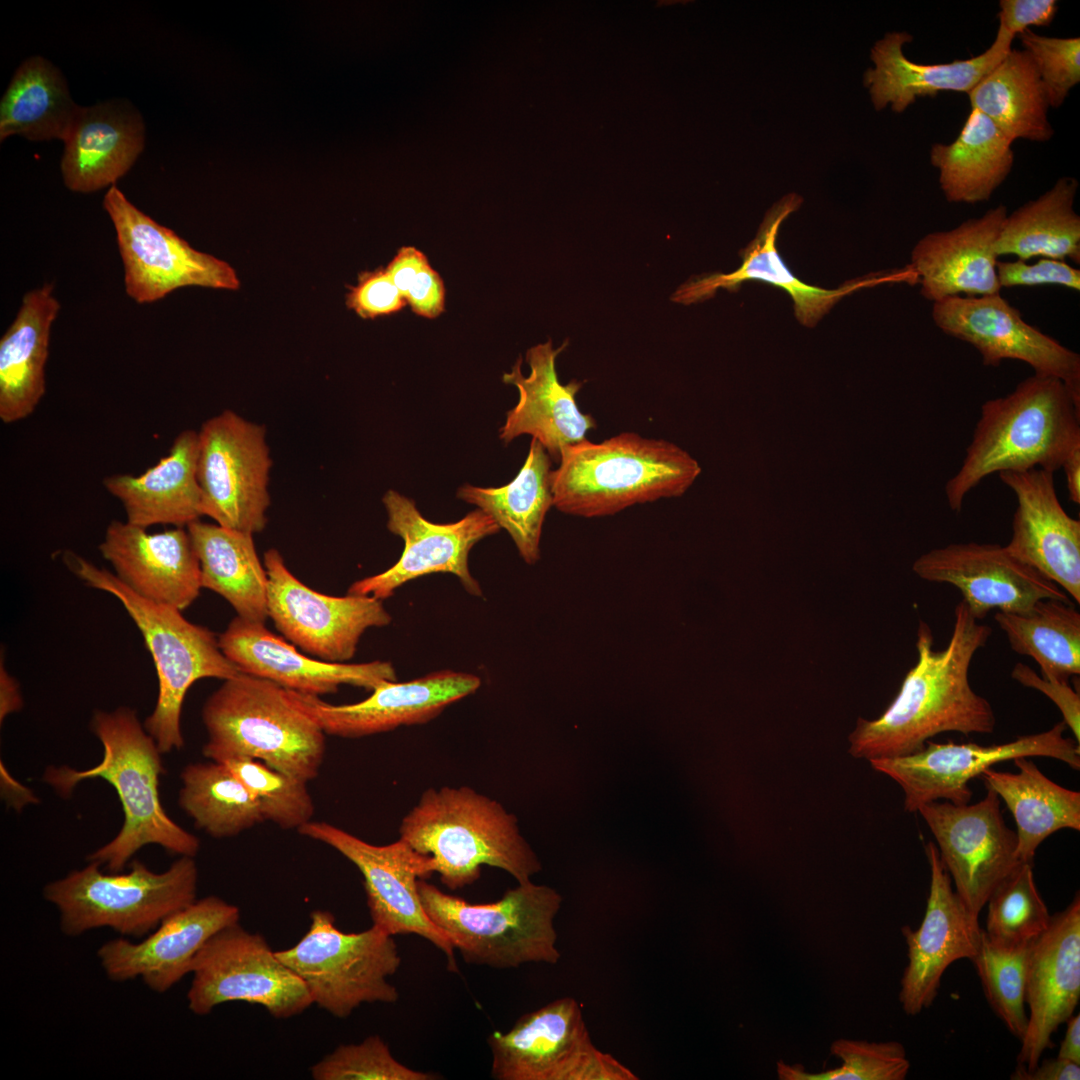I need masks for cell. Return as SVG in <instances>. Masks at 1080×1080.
<instances>
[{
    "instance_id": "obj_1",
    "label": "cell",
    "mask_w": 1080,
    "mask_h": 1080,
    "mask_svg": "<svg viewBox=\"0 0 1080 1080\" xmlns=\"http://www.w3.org/2000/svg\"><path fill=\"white\" fill-rule=\"evenodd\" d=\"M960 601L947 646L934 649L929 625L920 620L916 648L918 659L903 679L894 700L880 717L859 718L849 735V753L858 759L893 758L916 753L943 732L990 734L996 717L987 699L969 682L975 653L991 633Z\"/></svg>"
},
{
    "instance_id": "obj_2",
    "label": "cell",
    "mask_w": 1080,
    "mask_h": 1080,
    "mask_svg": "<svg viewBox=\"0 0 1080 1080\" xmlns=\"http://www.w3.org/2000/svg\"><path fill=\"white\" fill-rule=\"evenodd\" d=\"M90 728L103 746L101 761L85 770L49 766L43 775L44 782L64 798L87 779L101 778L116 790L124 814L122 827L87 860L109 872H121L138 850L150 844L172 854L195 857L200 840L171 819L161 804L162 753L136 711L127 706L98 710Z\"/></svg>"
},
{
    "instance_id": "obj_3",
    "label": "cell",
    "mask_w": 1080,
    "mask_h": 1080,
    "mask_svg": "<svg viewBox=\"0 0 1080 1080\" xmlns=\"http://www.w3.org/2000/svg\"><path fill=\"white\" fill-rule=\"evenodd\" d=\"M1077 448L1080 403L1061 380L1033 374L1006 396L982 404L961 466L945 484L947 504L959 512L967 494L994 473H1054Z\"/></svg>"
},
{
    "instance_id": "obj_4",
    "label": "cell",
    "mask_w": 1080,
    "mask_h": 1080,
    "mask_svg": "<svg viewBox=\"0 0 1080 1080\" xmlns=\"http://www.w3.org/2000/svg\"><path fill=\"white\" fill-rule=\"evenodd\" d=\"M399 834L432 859L434 871L450 890L477 881L483 865L504 870L518 883L530 881L542 869L516 817L467 786L424 791L402 819Z\"/></svg>"
},
{
    "instance_id": "obj_5",
    "label": "cell",
    "mask_w": 1080,
    "mask_h": 1080,
    "mask_svg": "<svg viewBox=\"0 0 1080 1080\" xmlns=\"http://www.w3.org/2000/svg\"><path fill=\"white\" fill-rule=\"evenodd\" d=\"M558 463L551 473L553 506L584 518L682 496L701 473L681 447L635 432L567 446Z\"/></svg>"
},
{
    "instance_id": "obj_6",
    "label": "cell",
    "mask_w": 1080,
    "mask_h": 1080,
    "mask_svg": "<svg viewBox=\"0 0 1080 1080\" xmlns=\"http://www.w3.org/2000/svg\"><path fill=\"white\" fill-rule=\"evenodd\" d=\"M67 567L86 585L113 595L141 632L158 677V696L144 727L162 754L184 746L181 713L186 693L203 678L227 680L242 673L222 652L208 628L183 617L181 610L147 600L118 577L87 559L66 552Z\"/></svg>"
},
{
    "instance_id": "obj_7",
    "label": "cell",
    "mask_w": 1080,
    "mask_h": 1080,
    "mask_svg": "<svg viewBox=\"0 0 1080 1080\" xmlns=\"http://www.w3.org/2000/svg\"><path fill=\"white\" fill-rule=\"evenodd\" d=\"M202 721L209 760L256 759L307 783L319 774L326 734L270 680L243 672L223 680L206 699Z\"/></svg>"
},
{
    "instance_id": "obj_8",
    "label": "cell",
    "mask_w": 1080,
    "mask_h": 1080,
    "mask_svg": "<svg viewBox=\"0 0 1080 1080\" xmlns=\"http://www.w3.org/2000/svg\"><path fill=\"white\" fill-rule=\"evenodd\" d=\"M428 917L449 938L467 964L496 969L528 963L556 964L555 918L561 895L546 885L518 883L496 902L472 904L418 880Z\"/></svg>"
},
{
    "instance_id": "obj_9",
    "label": "cell",
    "mask_w": 1080,
    "mask_h": 1080,
    "mask_svg": "<svg viewBox=\"0 0 1080 1080\" xmlns=\"http://www.w3.org/2000/svg\"><path fill=\"white\" fill-rule=\"evenodd\" d=\"M100 867L89 862L43 889L45 900L57 908L60 929L67 936L109 927L122 936L144 937L196 900L194 857L180 856L160 873L136 859L126 873H104Z\"/></svg>"
},
{
    "instance_id": "obj_10",
    "label": "cell",
    "mask_w": 1080,
    "mask_h": 1080,
    "mask_svg": "<svg viewBox=\"0 0 1080 1080\" xmlns=\"http://www.w3.org/2000/svg\"><path fill=\"white\" fill-rule=\"evenodd\" d=\"M310 918L300 941L276 955L304 982L313 1003L342 1019L364 1003L397 1002L398 990L388 982L401 965L392 935L376 925L343 932L329 911L314 910Z\"/></svg>"
},
{
    "instance_id": "obj_11",
    "label": "cell",
    "mask_w": 1080,
    "mask_h": 1080,
    "mask_svg": "<svg viewBox=\"0 0 1080 1080\" xmlns=\"http://www.w3.org/2000/svg\"><path fill=\"white\" fill-rule=\"evenodd\" d=\"M495 1080H637L593 1044L579 1002L556 999L487 1037Z\"/></svg>"
},
{
    "instance_id": "obj_12",
    "label": "cell",
    "mask_w": 1080,
    "mask_h": 1080,
    "mask_svg": "<svg viewBox=\"0 0 1080 1080\" xmlns=\"http://www.w3.org/2000/svg\"><path fill=\"white\" fill-rule=\"evenodd\" d=\"M188 1007L197 1015L216 1006L244 1001L286 1019L313 1004L304 982L287 967L258 933L239 922L215 933L193 959Z\"/></svg>"
},
{
    "instance_id": "obj_13",
    "label": "cell",
    "mask_w": 1080,
    "mask_h": 1080,
    "mask_svg": "<svg viewBox=\"0 0 1080 1080\" xmlns=\"http://www.w3.org/2000/svg\"><path fill=\"white\" fill-rule=\"evenodd\" d=\"M271 465L264 426L231 410L206 420L198 431L197 456L203 516L229 529L261 532Z\"/></svg>"
},
{
    "instance_id": "obj_14",
    "label": "cell",
    "mask_w": 1080,
    "mask_h": 1080,
    "mask_svg": "<svg viewBox=\"0 0 1080 1080\" xmlns=\"http://www.w3.org/2000/svg\"><path fill=\"white\" fill-rule=\"evenodd\" d=\"M103 208L114 226L126 294L138 304L153 303L190 286L236 290L240 282L224 260L193 248L110 187Z\"/></svg>"
},
{
    "instance_id": "obj_15",
    "label": "cell",
    "mask_w": 1080,
    "mask_h": 1080,
    "mask_svg": "<svg viewBox=\"0 0 1080 1080\" xmlns=\"http://www.w3.org/2000/svg\"><path fill=\"white\" fill-rule=\"evenodd\" d=\"M1062 720L1037 734L994 745L936 743L928 740L920 751L905 756L869 761L872 768L893 779L904 792V808L917 812L928 802L944 799L967 804L972 798L969 781L991 766L1018 757H1048L1073 770L1080 769V743L1066 738Z\"/></svg>"
},
{
    "instance_id": "obj_16",
    "label": "cell",
    "mask_w": 1080,
    "mask_h": 1080,
    "mask_svg": "<svg viewBox=\"0 0 1080 1080\" xmlns=\"http://www.w3.org/2000/svg\"><path fill=\"white\" fill-rule=\"evenodd\" d=\"M297 831L335 849L358 868L373 925L392 936L416 934L426 939L445 954L448 970L458 972L452 943L421 903L418 880L435 873L428 855L400 838L373 845L324 821H310Z\"/></svg>"
},
{
    "instance_id": "obj_17",
    "label": "cell",
    "mask_w": 1080,
    "mask_h": 1080,
    "mask_svg": "<svg viewBox=\"0 0 1080 1080\" xmlns=\"http://www.w3.org/2000/svg\"><path fill=\"white\" fill-rule=\"evenodd\" d=\"M264 566L268 617L286 639L320 660H350L367 629L392 621L382 601L373 596H330L306 586L276 549L264 553Z\"/></svg>"
},
{
    "instance_id": "obj_18",
    "label": "cell",
    "mask_w": 1080,
    "mask_h": 1080,
    "mask_svg": "<svg viewBox=\"0 0 1080 1080\" xmlns=\"http://www.w3.org/2000/svg\"><path fill=\"white\" fill-rule=\"evenodd\" d=\"M986 789V796L974 804L937 800L917 810L935 838L956 893L977 916L998 884L1021 863L1017 835L1003 819L1001 799Z\"/></svg>"
},
{
    "instance_id": "obj_19",
    "label": "cell",
    "mask_w": 1080,
    "mask_h": 1080,
    "mask_svg": "<svg viewBox=\"0 0 1080 1080\" xmlns=\"http://www.w3.org/2000/svg\"><path fill=\"white\" fill-rule=\"evenodd\" d=\"M931 315L943 333L973 346L984 366L1022 361L1034 374L1061 380L1080 403V355L1027 323L1000 293L946 298L932 304Z\"/></svg>"
},
{
    "instance_id": "obj_20",
    "label": "cell",
    "mask_w": 1080,
    "mask_h": 1080,
    "mask_svg": "<svg viewBox=\"0 0 1080 1080\" xmlns=\"http://www.w3.org/2000/svg\"><path fill=\"white\" fill-rule=\"evenodd\" d=\"M382 501L388 530L404 541L402 555L384 572L352 583L348 594L383 601L411 580L442 572L457 576L469 594L482 596L480 584L469 571L468 555L476 543L500 530L488 514L477 508L457 522L437 524L424 518L413 500L395 490H388Z\"/></svg>"
},
{
    "instance_id": "obj_21",
    "label": "cell",
    "mask_w": 1080,
    "mask_h": 1080,
    "mask_svg": "<svg viewBox=\"0 0 1080 1080\" xmlns=\"http://www.w3.org/2000/svg\"><path fill=\"white\" fill-rule=\"evenodd\" d=\"M912 570L923 580L957 587L977 620L993 609L1022 612L1041 599L1072 603L1058 585L999 544L966 542L934 548L919 556Z\"/></svg>"
},
{
    "instance_id": "obj_22",
    "label": "cell",
    "mask_w": 1080,
    "mask_h": 1080,
    "mask_svg": "<svg viewBox=\"0 0 1080 1080\" xmlns=\"http://www.w3.org/2000/svg\"><path fill=\"white\" fill-rule=\"evenodd\" d=\"M930 888L925 915L918 929L902 928L908 964L901 979L899 1000L907 1015H918L936 998L946 969L976 954L983 928L952 888L934 842L925 846Z\"/></svg>"
},
{
    "instance_id": "obj_23",
    "label": "cell",
    "mask_w": 1080,
    "mask_h": 1080,
    "mask_svg": "<svg viewBox=\"0 0 1080 1080\" xmlns=\"http://www.w3.org/2000/svg\"><path fill=\"white\" fill-rule=\"evenodd\" d=\"M480 685L481 679L474 674L441 670L407 682L382 683L369 697L353 704L333 705L319 696L286 691L291 702L325 734L360 738L427 723L450 704L475 693Z\"/></svg>"
},
{
    "instance_id": "obj_24",
    "label": "cell",
    "mask_w": 1080,
    "mask_h": 1080,
    "mask_svg": "<svg viewBox=\"0 0 1080 1080\" xmlns=\"http://www.w3.org/2000/svg\"><path fill=\"white\" fill-rule=\"evenodd\" d=\"M239 919L237 906L207 896L168 916L140 942L107 941L97 957L110 980L141 978L148 988L163 993L191 973L193 959L208 939Z\"/></svg>"
},
{
    "instance_id": "obj_25",
    "label": "cell",
    "mask_w": 1080,
    "mask_h": 1080,
    "mask_svg": "<svg viewBox=\"0 0 1080 1080\" xmlns=\"http://www.w3.org/2000/svg\"><path fill=\"white\" fill-rule=\"evenodd\" d=\"M1080 999V898L1051 916L1048 928L1030 945L1025 1004L1027 1028L1017 1062L1033 1070L1052 1047L1058 1027L1074 1014Z\"/></svg>"
},
{
    "instance_id": "obj_26",
    "label": "cell",
    "mask_w": 1080,
    "mask_h": 1080,
    "mask_svg": "<svg viewBox=\"0 0 1080 1080\" xmlns=\"http://www.w3.org/2000/svg\"><path fill=\"white\" fill-rule=\"evenodd\" d=\"M801 202L802 198L796 194L783 197L767 212L755 238L741 252L742 263L739 268L730 273L716 272L692 278L677 288L671 297L672 301L690 305L713 297L718 289L736 291L744 281L759 280L784 289L793 300L796 318L801 324L812 327L840 299L856 290L883 282H910L911 276L907 268L856 279L834 290L808 285L799 280L780 257L776 240L780 225L789 214L799 208Z\"/></svg>"
},
{
    "instance_id": "obj_27",
    "label": "cell",
    "mask_w": 1080,
    "mask_h": 1080,
    "mask_svg": "<svg viewBox=\"0 0 1080 1080\" xmlns=\"http://www.w3.org/2000/svg\"><path fill=\"white\" fill-rule=\"evenodd\" d=\"M1017 500L1007 550L1080 602V521L1060 503L1054 473L1041 468L998 473Z\"/></svg>"
},
{
    "instance_id": "obj_28",
    "label": "cell",
    "mask_w": 1080,
    "mask_h": 1080,
    "mask_svg": "<svg viewBox=\"0 0 1080 1080\" xmlns=\"http://www.w3.org/2000/svg\"><path fill=\"white\" fill-rule=\"evenodd\" d=\"M264 624L236 616L218 637L222 652L243 673L314 696L335 693L344 684L373 691L397 679L387 661L345 664L306 656Z\"/></svg>"
},
{
    "instance_id": "obj_29",
    "label": "cell",
    "mask_w": 1080,
    "mask_h": 1080,
    "mask_svg": "<svg viewBox=\"0 0 1080 1080\" xmlns=\"http://www.w3.org/2000/svg\"><path fill=\"white\" fill-rule=\"evenodd\" d=\"M99 551L118 579L147 600L182 611L200 594L199 560L183 527L150 533L127 521L113 520Z\"/></svg>"
},
{
    "instance_id": "obj_30",
    "label": "cell",
    "mask_w": 1080,
    "mask_h": 1080,
    "mask_svg": "<svg viewBox=\"0 0 1080 1080\" xmlns=\"http://www.w3.org/2000/svg\"><path fill=\"white\" fill-rule=\"evenodd\" d=\"M567 345L565 341L554 348L551 340L537 344L526 352L528 376L522 373L521 357L502 376L505 384L517 388L519 399L506 414L500 439L508 444L518 436L531 435L555 462L564 448L587 439L588 431L596 428L593 416L583 413L576 401L583 383L572 380L561 384L558 379L556 358Z\"/></svg>"
},
{
    "instance_id": "obj_31",
    "label": "cell",
    "mask_w": 1080,
    "mask_h": 1080,
    "mask_svg": "<svg viewBox=\"0 0 1080 1080\" xmlns=\"http://www.w3.org/2000/svg\"><path fill=\"white\" fill-rule=\"evenodd\" d=\"M1007 207L1000 204L957 227L924 235L908 265L920 294L935 303L955 296L980 297L1001 291L995 245Z\"/></svg>"
},
{
    "instance_id": "obj_32",
    "label": "cell",
    "mask_w": 1080,
    "mask_h": 1080,
    "mask_svg": "<svg viewBox=\"0 0 1080 1080\" xmlns=\"http://www.w3.org/2000/svg\"><path fill=\"white\" fill-rule=\"evenodd\" d=\"M1015 37L998 27L992 44L983 53L949 63L921 64L908 59L903 45L912 35L892 32L877 41L871 50L874 68L864 74L876 110L888 104L895 112H903L919 97L935 96L941 92L969 93L1012 49Z\"/></svg>"
},
{
    "instance_id": "obj_33",
    "label": "cell",
    "mask_w": 1080,
    "mask_h": 1080,
    "mask_svg": "<svg viewBox=\"0 0 1080 1080\" xmlns=\"http://www.w3.org/2000/svg\"><path fill=\"white\" fill-rule=\"evenodd\" d=\"M144 135L142 118L130 104L79 107L63 140L65 186L78 193L114 186L142 152Z\"/></svg>"
},
{
    "instance_id": "obj_34",
    "label": "cell",
    "mask_w": 1080,
    "mask_h": 1080,
    "mask_svg": "<svg viewBox=\"0 0 1080 1080\" xmlns=\"http://www.w3.org/2000/svg\"><path fill=\"white\" fill-rule=\"evenodd\" d=\"M197 456L198 432L184 430L169 453L141 475L114 474L104 478L103 486L119 500L126 521L133 525L187 527L203 516Z\"/></svg>"
},
{
    "instance_id": "obj_35",
    "label": "cell",
    "mask_w": 1080,
    "mask_h": 1080,
    "mask_svg": "<svg viewBox=\"0 0 1080 1080\" xmlns=\"http://www.w3.org/2000/svg\"><path fill=\"white\" fill-rule=\"evenodd\" d=\"M60 308L50 283L26 292L0 339V419L5 424L30 416L45 395L51 328Z\"/></svg>"
},
{
    "instance_id": "obj_36",
    "label": "cell",
    "mask_w": 1080,
    "mask_h": 1080,
    "mask_svg": "<svg viewBox=\"0 0 1080 1080\" xmlns=\"http://www.w3.org/2000/svg\"><path fill=\"white\" fill-rule=\"evenodd\" d=\"M1010 139L991 119L972 108L956 139L935 143L930 163L950 203L987 201L1005 181L1014 164Z\"/></svg>"
},
{
    "instance_id": "obj_37",
    "label": "cell",
    "mask_w": 1080,
    "mask_h": 1080,
    "mask_svg": "<svg viewBox=\"0 0 1080 1080\" xmlns=\"http://www.w3.org/2000/svg\"><path fill=\"white\" fill-rule=\"evenodd\" d=\"M187 531L199 560L202 588L222 596L237 616L265 623L268 576L253 534L200 520L189 524Z\"/></svg>"
},
{
    "instance_id": "obj_38",
    "label": "cell",
    "mask_w": 1080,
    "mask_h": 1080,
    "mask_svg": "<svg viewBox=\"0 0 1080 1080\" xmlns=\"http://www.w3.org/2000/svg\"><path fill=\"white\" fill-rule=\"evenodd\" d=\"M1013 759L1017 773L986 769L980 778L1012 813L1017 826V855L1033 863L1038 846L1054 832L1080 829V793L1045 776L1028 759Z\"/></svg>"
},
{
    "instance_id": "obj_39",
    "label": "cell",
    "mask_w": 1080,
    "mask_h": 1080,
    "mask_svg": "<svg viewBox=\"0 0 1080 1080\" xmlns=\"http://www.w3.org/2000/svg\"><path fill=\"white\" fill-rule=\"evenodd\" d=\"M551 458L541 443L531 440L525 462L501 487L461 486L457 497L488 514L505 529L528 564L540 558V538L546 514L553 506Z\"/></svg>"
},
{
    "instance_id": "obj_40",
    "label": "cell",
    "mask_w": 1080,
    "mask_h": 1080,
    "mask_svg": "<svg viewBox=\"0 0 1080 1080\" xmlns=\"http://www.w3.org/2000/svg\"><path fill=\"white\" fill-rule=\"evenodd\" d=\"M1078 181L1061 177L1036 199L1007 214L998 235V257L1051 258L1080 264V216L1074 210Z\"/></svg>"
},
{
    "instance_id": "obj_41",
    "label": "cell",
    "mask_w": 1080,
    "mask_h": 1080,
    "mask_svg": "<svg viewBox=\"0 0 1080 1080\" xmlns=\"http://www.w3.org/2000/svg\"><path fill=\"white\" fill-rule=\"evenodd\" d=\"M972 108L991 119L1010 139L1046 142L1054 130L1045 87L1025 50L1011 49L968 93Z\"/></svg>"
},
{
    "instance_id": "obj_42",
    "label": "cell",
    "mask_w": 1080,
    "mask_h": 1080,
    "mask_svg": "<svg viewBox=\"0 0 1080 1080\" xmlns=\"http://www.w3.org/2000/svg\"><path fill=\"white\" fill-rule=\"evenodd\" d=\"M79 109L61 72L34 56L15 71L0 103V140L21 135L29 140H64Z\"/></svg>"
},
{
    "instance_id": "obj_43",
    "label": "cell",
    "mask_w": 1080,
    "mask_h": 1080,
    "mask_svg": "<svg viewBox=\"0 0 1080 1080\" xmlns=\"http://www.w3.org/2000/svg\"><path fill=\"white\" fill-rule=\"evenodd\" d=\"M994 620L1013 651L1038 663L1042 677L1068 681L1080 674V613L1073 603L1041 599L1022 612L997 611Z\"/></svg>"
},
{
    "instance_id": "obj_44",
    "label": "cell",
    "mask_w": 1080,
    "mask_h": 1080,
    "mask_svg": "<svg viewBox=\"0 0 1080 1080\" xmlns=\"http://www.w3.org/2000/svg\"><path fill=\"white\" fill-rule=\"evenodd\" d=\"M180 778L179 806L211 837H234L264 822L256 800L226 764L190 763Z\"/></svg>"
},
{
    "instance_id": "obj_45",
    "label": "cell",
    "mask_w": 1080,
    "mask_h": 1080,
    "mask_svg": "<svg viewBox=\"0 0 1080 1080\" xmlns=\"http://www.w3.org/2000/svg\"><path fill=\"white\" fill-rule=\"evenodd\" d=\"M1033 863H1019L994 889L986 904L987 937L1003 947L1031 944L1049 926L1051 915L1040 896Z\"/></svg>"
},
{
    "instance_id": "obj_46",
    "label": "cell",
    "mask_w": 1080,
    "mask_h": 1080,
    "mask_svg": "<svg viewBox=\"0 0 1080 1080\" xmlns=\"http://www.w3.org/2000/svg\"><path fill=\"white\" fill-rule=\"evenodd\" d=\"M1030 945H997L983 929L978 950L971 958L990 1007L1020 1041L1028 1021L1025 990Z\"/></svg>"
},
{
    "instance_id": "obj_47",
    "label": "cell",
    "mask_w": 1080,
    "mask_h": 1080,
    "mask_svg": "<svg viewBox=\"0 0 1080 1080\" xmlns=\"http://www.w3.org/2000/svg\"><path fill=\"white\" fill-rule=\"evenodd\" d=\"M256 800L264 821L282 829H299L312 821L314 802L307 782L251 758L223 762Z\"/></svg>"
},
{
    "instance_id": "obj_48",
    "label": "cell",
    "mask_w": 1080,
    "mask_h": 1080,
    "mask_svg": "<svg viewBox=\"0 0 1080 1080\" xmlns=\"http://www.w3.org/2000/svg\"><path fill=\"white\" fill-rule=\"evenodd\" d=\"M831 1053L842 1061L841 1066L809 1073L801 1066L779 1060L778 1077L781 1080H903L910 1068L905 1048L895 1041L838 1039L832 1043Z\"/></svg>"
},
{
    "instance_id": "obj_49",
    "label": "cell",
    "mask_w": 1080,
    "mask_h": 1080,
    "mask_svg": "<svg viewBox=\"0 0 1080 1080\" xmlns=\"http://www.w3.org/2000/svg\"><path fill=\"white\" fill-rule=\"evenodd\" d=\"M315 1080H433L438 1076L400 1063L378 1035L358 1044L339 1045L311 1067Z\"/></svg>"
},
{
    "instance_id": "obj_50",
    "label": "cell",
    "mask_w": 1080,
    "mask_h": 1080,
    "mask_svg": "<svg viewBox=\"0 0 1080 1080\" xmlns=\"http://www.w3.org/2000/svg\"><path fill=\"white\" fill-rule=\"evenodd\" d=\"M1018 37L1036 67L1050 107H1060L1080 82V38L1043 36L1030 29Z\"/></svg>"
},
{
    "instance_id": "obj_51",
    "label": "cell",
    "mask_w": 1080,
    "mask_h": 1080,
    "mask_svg": "<svg viewBox=\"0 0 1080 1080\" xmlns=\"http://www.w3.org/2000/svg\"><path fill=\"white\" fill-rule=\"evenodd\" d=\"M385 269L416 315L434 319L442 314L445 309L444 282L422 251L414 246H403Z\"/></svg>"
},
{
    "instance_id": "obj_52",
    "label": "cell",
    "mask_w": 1080,
    "mask_h": 1080,
    "mask_svg": "<svg viewBox=\"0 0 1080 1080\" xmlns=\"http://www.w3.org/2000/svg\"><path fill=\"white\" fill-rule=\"evenodd\" d=\"M997 275L1001 288L1052 285L1080 291V270L1063 260L1039 258L1034 263L998 260Z\"/></svg>"
},
{
    "instance_id": "obj_53",
    "label": "cell",
    "mask_w": 1080,
    "mask_h": 1080,
    "mask_svg": "<svg viewBox=\"0 0 1080 1080\" xmlns=\"http://www.w3.org/2000/svg\"><path fill=\"white\" fill-rule=\"evenodd\" d=\"M347 305L361 318L369 319L396 313L406 301L386 269L379 268L360 274L347 294Z\"/></svg>"
},
{
    "instance_id": "obj_54",
    "label": "cell",
    "mask_w": 1080,
    "mask_h": 1080,
    "mask_svg": "<svg viewBox=\"0 0 1080 1080\" xmlns=\"http://www.w3.org/2000/svg\"><path fill=\"white\" fill-rule=\"evenodd\" d=\"M1011 677L1025 687L1042 692L1052 700L1060 710L1066 726L1072 731L1074 739L1080 743V696L1068 681L1042 677L1022 662L1015 664Z\"/></svg>"
},
{
    "instance_id": "obj_55",
    "label": "cell",
    "mask_w": 1080,
    "mask_h": 1080,
    "mask_svg": "<svg viewBox=\"0 0 1080 1080\" xmlns=\"http://www.w3.org/2000/svg\"><path fill=\"white\" fill-rule=\"evenodd\" d=\"M999 28L1016 37L1030 26H1049L1057 13L1055 0H1001Z\"/></svg>"
},
{
    "instance_id": "obj_56",
    "label": "cell",
    "mask_w": 1080,
    "mask_h": 1080,
    "mask_svg": "<svg viewBox=\"0 0 1080 1080\" xmlns=\"http://www.w3.org/2000/svg\"><path fill=\"white\" fill-rule=\"evenodd\" d=\"M1010 1078L1013 1080H1079L1080 1064L1059 1057L1039 1061L1031 1071H1027L1018 1064Z\"/></svg>"
},
{
    "instance_id": "obj_57",
    "label": "cell",
    "mask_w": 1080,
    "mask_h": 1080,
    "mask_svg": "<svg viewBox=\"0 0 1080 1080\" xmlns=\"http://www.w3.org/2000/svg\"><path fill=\"white\" fill-rule=\"evenodd\" d=\"M0 781L3 799L15 811H21L25 806L39 802L34 792L18 782L8 772L3 762L0 764Z\"/></svg>"
},
{
    "instance_id": "obj_58",
    "label": "cell",
    "mask_w": 1080,
    "mask_h": 1080,
    "mask_svg": "<svg viewBox=\"0 0 1080 1080\" xmlns=\"http://www.w3.org/2000/svg\"><path fill=\"white\" fill-rule=\"evenodd\" d=\"M23 706V698L19 683L9 674L4 663L3 656L0 664V721L10 714L19 711Z\"/></svg>"
},
{
    "instance_id": "obj_59",
    "label": "cell",
    "mask_w": 1080,
    "mask_h": 1080,
    "mask_svg": "<svg viewBox=\"0 0 1080 1080\" xmlns=\"http://www.w3.org/2000/svg\"><path fill=\"white\" fill-rule=\"evenodd\" d=\"M1066 1030L1057 1057L1080 1064V1014L1066 1020Z\"/></svg>"
},
{
    "instance_id": "obj_60",
    "label": "cell",
    "mask_w": 1080,
    "mask_h": 1080,
    "mask_svg": "<svg viewBox=\"0 0 1080 1080\" xmlns=\"http://www.w3.org/2000/svg\"><path fill=\"white\" fill-rule=\"evenodd\" d=\"M1066 479V487L1069 500L1074 504H1080V448L1074 450L1065 460L1062 467Z\"/></svg>"
}]
</instances>
